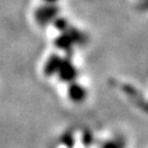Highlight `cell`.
Segmentation results:
<instances>
[{
    "mask_svg": "<svg viewBox=\"0 0 148 148\" xmlns=\"http://www.w3.org/2000/svg\"><path fill=\"white\" fill-rule=\"evenodd\" d=\"M60 0H43L44 3H48V5H57Z\"/></svg>",
    "mask_w": 148,
    "mask_h": 148,
    "instance_id": "277c9868",
    "label": "cell"
},
{
    "mask_svg": "<svg viewBox=\"0 0 148 148\" xmlns=\"http://www.w3.org/2000/svg\"><path fill=\"white\" fill-rule=\"evenodd\" d=\"M57 16H58L57 5L43 3V5H40L34 12L35 21L40 25H47L53 23L57 19Z\"/></svg>",
    "mask_w": 148,
    "mask_h": 148,
    "instance_id": "6da1fadb",
    "label": "cell"
},
{
    "mask_svg": "<svg viewBox=\"0 0 148 148\" xmlns=\"http://www.w3.org/2000/svg\"><path fill=\"white\" fill-rule=\"evenodd\" d=\"M100 148H126L124 139L121 137L111 138L101 145Z\"/></svg>",
    "mask_w": 148,
    "mask_h": 148,
    "instance_id": "3957f363",
    "label": "cell"
},
{
    "mask_svg": "<svg viewBox=\"0 0 148 148\" xmlns=\"http://www.w3.org/2000/svg\"><path fill=\"white\" fill-rule=\"evenodd\" d=\"M67 95H68L69 100H71V102L79 103V102H82L86 99V97H87V90H86L85 87L80 86L78 82L73 81V82L69 84Z\"/></svg>",
    "mask_w": 148,
    "mask_h": 148,
    "instance_id": "7a4b0ae2",
    "label": "cell"
},
{
    "mask_svg": "<svg viewBox=\"0 0 148 148\" xmlns=\"http://www.w3.org/2000/svg\"><path fill=\"white\" fill-rule=\"evenodd\" d=\"M139 2L144 9H148V0H139Z\"/></svg>",
    "mask_w": 148,
    "mask_h": 148,
    "instance_id": "5b68a950",
    "label": "cell"
}]
</instances>
